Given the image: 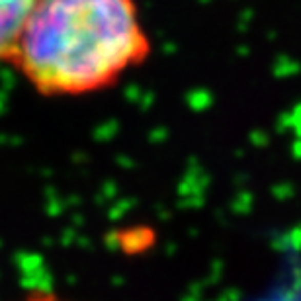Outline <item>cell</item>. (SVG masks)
Here are the masks:
<instances>
[{
  "mask_svg": "<svg viewBox=\"0 0 301 301\" xmlns=\"http://www.w3.org/2000/svg\"><path fill=\"white\" fill-rule=\"evenodd\" d=\"M33 0H0V67L10 65Z\"/></svg>",
  "mask_w": 301,
  "mask_h": 301,
  "instance_id": "cell-2",
  "label": "cell"
},
{
  "mask_svg": "<svg viewBox=\"0 0 301 301\" xmlns=\"http://www.w3.org/2000/svg\"><path fill=\"white\" fill-rule=\"evenodd\" d=\"M137 0H33L12 67L45 98L104 92L149 61Z\"/></svg>",
  "mask_w": 301,
  "mask_h": 301,
  "instance_id": "cell-1",
  "label": "cell"
},
{
  "mask_svg": "<svg viewBox=\"0 0 301 301\" xmlns=\"http://www.w3.org/2000/svg\"><path fill=\"white\" fill-rule=\"evenodd\" d=\"M18 301H71V299L61 297L59 293L49 291V290H33V291H28V293Z\"/></svg>",
  "mask_w": 301,
  "mask_h": 301,
  "instance_id": "cell-3",
  "label": "cell"
}]
</instances>
